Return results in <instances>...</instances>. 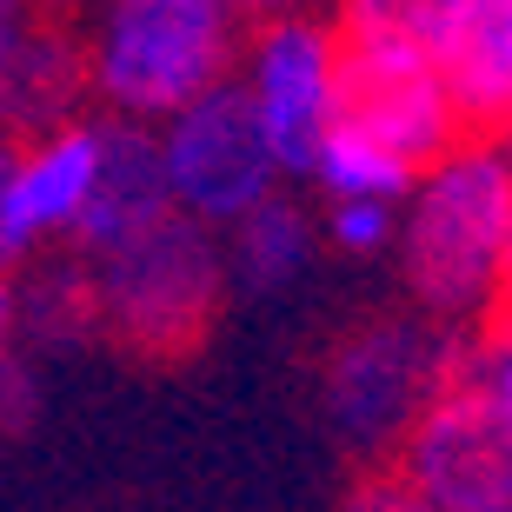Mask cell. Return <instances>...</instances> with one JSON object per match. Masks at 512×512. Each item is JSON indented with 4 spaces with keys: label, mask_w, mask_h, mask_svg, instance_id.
I'll return each instance as SVG.
<instances>
[{
    "label": "cell",
    "mask_w": 512,
    "mask_h": 512,
    "mask_svg": "<svg viewBox=\"0 0 512 512\" xmlns=\"http://www.w3.org/2000/svg\"><path fill=\"white\" fill-rule=\"evenodd\" d=\"M74 47L80 87L147 133L227 87L247 47V20L220 0H114L87 20Z\"/></svg>",
    "instance_id": "obj_1"
},
{
    "label": "cell",
    "mask_w": 512,
    "mask_h": 512,
    "mask_svg": "<svg viewBox=\"0 0 512 512\" xmlns=\"http://www.w3.org/2000/svg\"><path fill=\"white\" fill-rule=\"evenodd\" d=\"M399 266L406 286L433 313H479L506 293L512 266V160L506 147H453L406 193L399 220Z\"/></svg>",
    "instance_id": "obj_2"
},
{
    "label": "cell",
    "mask_w": 512,
    "mask_h": 512,
    "mask_svg": "<svg viewBox=\"0 0 512 512\" xmlns=\"http://www.w3.org/2000/svg\"><path fill=\"white\" fill-rule=\"evenodd\" d=\"M333 34H340V120L386 140L406 167H439L459 147V114L439 87L433 60L419 54L399 0L346 7Z\"/></svg>",
    "instance_id": "obj_3"
},
{
    "label": "cell",
    "mask_w": 512,
    "mask_h": 512,
    "mask_svg": "<svg viewBox=\"0 0 512 512\" xmlns=\"http://www.w3.org/2000/svg\"><path fill=\"white\" fill-rule=\"evenodd\" d=\"M220 293H227V260L213 247V233L180 213L94 260V306L114 320L120 340L153 346V353L200 340Z\"/></svg>",
    "instance_id": "obj_4"
},
{
    "label": "cell",
    "mask_w": 512,
    "mask_h": 512,
    "mask_svg": "<svg viewBox=\"0 0 512 512\" xmlns=\"http://www.w3.org/2000/svg\"><path fill=\"white\" fill-rule=\"evenodd\" d=\"M233 87L280 173H306L340 120V34L320 14H266L240 47Z\"/></svg>",
    "instance_id": "obj_5"
},
{
    "label": "cell",
    "mask_w": 512,
    "mask_h": 512,
    "mask_svg": "<svg viewBox=\"0 0 512 512\" xmlns=\"http://www.w3.org/2000/svg\"><path fill=\"white\" fill-rule=\"evenodd\" d=\"M153 160H160L167 207L207 233L240 227L280 187V167H273V153H266L233 80L213 87L207 100H193L187 114H173L167 127H153Z\"/></svg>",
    "instance_id": "obj_6"
},
{
    "label": "cell",
    "mask_w": 512,
    "mask_h": 512,
    "mask_svg": "<svg viewBox=\"0 0 512 512\" xmlns=\"http://www.w3.org/2000/svg\"><path fill=\"white\" fill-rule=\"evenodd\" d=\"M399 479L433 512H506L512 506V426L479 386H439L399 433Z\"/></svg>",
    "instance_id": "obj_7"
},
{
    "label": "cell",
    "mask_w": 512,
    "mask_h": 512,
    "mask_svg": "<svg viewBox=\"0 0 512 512\" xmlns=\"http://www.w3.org/2000/svg\"><path fill=\"white\" fill-rule=\"evenodd\" d=\"M439 353L419 326L406 320H380V326H360L353 340L333 346V366H326V413L353 446H386L413 426V413L439 393Z\"/></svg>",
    "instance_id": "obj_8"
},
{
    "label": "cell",
    "mask_w": 512,
    "mask_h": 512,
    "mask_svg": "<svg viewBox=\"0 0 512 512\" xmlns=\"http://www.w3.org/2000/svg\"><path fill=\"white\" fill-rule=\"evenodd\" d=\"M100 160H107L100 120H60L47 133L14 140V167L0 187V266L54 240H74L100 187Z\"/></svg>",
    "instance_id": "obj_9"
},
{
    "label": "cell",
    "mask_w": 512,
    "mask_h": 512,
    "mask_svg": "<svg viewBox=\"0 0 512 512\" xmlns=\"http://www.w3.org/2000/svg\"><path fill=\"white\" fill-rule=\"evenodd\" d=\"M459 127H512V0H399Z\"/></svg>",
    "instance_id": "obj_10"
},
{
    "label": "cell",
    "mask_w": 512,
    "mask_h": 512,
    "mask_svg": "<svg viewBox=\"0 0 512 512\" xmlns=\"http://www.w3.org/2000/svg\"><path fill=\"white\" fill-rule=\"evenodd\" d=\"M80 94V47L74 34L47 27L27 7L0 0V133H47L60 120H74Z\"/></svg>",
    "instance_id": "obj_11"
},
{
    "label": "cell",
    "mask_w": 512,
    "mask_h": 512,
    "mask_svg": "<svg viewBox=\"0 0 512 512\" xmlns=\"http://www.w3.org/2000/svg\"><path fill=\"white\" fill-rule=\"evenodd\" d=\"M167 187H160V160H153V133L140 127H107V160H100V187L87 200V220H80V247L114 253L127 247L133 233H147L167 220Z\"/></svg>",
    "instance_id": "obj_12"
},
{
    "label": "cell",
    "mask_w": 512,
    "mask_h": 512,
    "mask_svg": "<svg viewBox=\"0 0 512 512\" xmlns=\"http://www.w3.org/2000/svg\"><path fill=\"white\" fill-rule=\"evenodd\" d=\"M227 280H240L247 293H280V286H293L306 273V260H313V220H306L293 200H266V207H253L240 227H227Z\"/></svg>",
    "instance_id": "obj_13"
},
{
    "label": "cell",
    "mask_w": 512,
    "mask_h": 512,
    "mask_svg": "<svg viewBox=\"0 0 512 512\" xmlns=\"http://www.w3.org/2000/svg\"><path fill=\"white\" fill-rule=\"evenodd\" d=\"M306 180H313L333 207H346V200H366V207H399V200L413 193L419 167H406V160H399L386 140H373L366 127L333 120V133L320 140V153H313Z\"/></svg>",
    "instance_id": "obj_14"
},
{
    "label": "cell",
    "mask_w": 512,
    "mask_h": 512,
    "mask_svg": "<svg viewBox=\"0 0 512 512\" xmlns=\"http://www.w3.org/2000/svg\"><path fill=\"white\" fill-rule=\"evenodd\" d=\"M326 240H333L346 260H373V253H393V240H399V207H366V200L326 207Z\"/></svg>",
    "instance_id": "obj_15"
},
{
    "label": "cell",
    "mask_w": 512,
    "mask_h": 512,
    "mask_svg": "<svg viewBox=\"0 0 512 512\" xmlns=\"http://www.w3.org/2000/svg\"><path fill=\"white\" fill-rule=\"evenodd\" d=\"M459 380H466V386H479V393H486V406H493V413L512 426V333H499V340H486V346H479V360L466 366Z\"/></svg>",
    "instance_id": "obj_16"
},
{
    "label": "cell",
    "mask_w": 512,
    "mask_h": 512,
    "mask_svg": "<svg viewBox=\"0 0 512 512\" xmlns=\"http://www.w3.org/2000/svg\"><path fill=\"white\" fill-rule=\"evenodd\" d=\"M340 512H433V506H426L399 473H380V479H360V486L340 499Z\"/></svg>",
    "instance_id": "obj_17"
},
{
    "label": "cell",
    "mask_w": 512,
    "mask_h": 512,
    "mask_svg": "<svg viewBox=\"0 0 512 512\" xmlns=\"http://www.w3.org/2000/svg\"><path fill=\"white\" fill-rule=\"evenodd\" d=\"M27 406H34L27 373H20L14 360H0V426H20V419H27Z\"/></svg>",
    "instance_id": "obj_18"
},
{
    "label": "cell",
    "mask_w": 512,
    "mask_h": 512,
    "mask_svg": "<svg viewBox=\"0 0 512 512\" xmlns=\"http://www.w3.org/2000/svg\"><path fill=\"white\" fill-rule=\"evenodd\" d=\"M14 333H20V293L0 273V360H14Z\"/></svg>",
    "instance_id": "obj_19"
},
{
    "label": "cell",
    "mask_w": 512,
    "mask_h": 512,
    "mask_svg": "<svg viewBox=\"0 0 512 512\" xmlns=\"http://www.w3.org/2000/svg\"><path fill=\"white\" fill-rule=\"evenodd\" d=\"M7 167H14V133H0V187H7Z\"/></svg>",
    "instance_id": "obj_20"
},
{
    "label": "cell",
    "mask_w": 512,
    "mask_h": 512,
    "mask_svg": "<svg viewBox=\"0 0 512 512\" xmlns=\"http://www.w3.org/2000/svg\"><path fill=\"white\" fill-rule=\"evenodd\" d=\"M506 300H512V266H506Z\"/></svg>",
    "instance_id": "obj_21"
},
{
    "label": "cell",
    "mask_w": 512,
    "mask_h": 512,
    "mask_svg": "<svg viewBox=\"0 0 512 512\" xmlns=\"http://www.w3.org/2000/svg\"><path fill=\"white\" fill-rule=\"evenodd\" d=\"M506 160H512V140H506Z\"/></svg>",
    "instance_id": "obj_22"
},
{
    "label": "cell",
    "mask_w": 512,
    "mask_h": 512,
    "mask_svg": "<svg viewBox=\"0 0 512 512\" xmlns=\"http://www.w3.org/2000/svg\"><path fill=\"white\" fill-rule=\"evenodd\" d=\"M506 140H512V127H506Z\"/></svg>",
    "instance_id": "obj_23"
},
{
    "label": "cell",
    "mask_w": 512,
    "mask_h": 512,
    "mask_svg": "<svg viewBox=\"0 0 512 512\" xmlns=\"http://www.w3.org/2000/svg\"><path fill=\"white\" fill-rule=\"evenodd\" d=\"M506 512H512V506H506Z\"/></svg>",
    "instance_id": "obj_24"
}]
</instances>
